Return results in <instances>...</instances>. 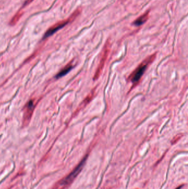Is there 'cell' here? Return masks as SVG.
<instances>
[{"label":"cell","instance_id":"obj_5","mask_svg":"<svg viewBox=\"0 0 188 189\" xmlns=\"http://www.w3.org/2000/svg\"><path fill=\"white\" fill-rule=\"evenodd\" d=\"M74 66L72 64H68L67 66L64 67L61 71H60L59 74L56 75V78H60L63 76L66 75L71 70V69L73 68Z\"/></svg>","mask_w":188,"mask_h":189},{"label":"cell","instance_id":"obj_2","mask_svg":"<svg viewBox=\"0 0 188 189\" xmlns=\"http://www.w3.org/2000/svg\"><path fill=\"white\" fill-rule=\"evenodd\" d=\"M80 12H81V10L79 9H78L68 19L60 21L58 23L55 24V25L52 26L45 33V34H44V38H47V37H49L50 36H52L58 31H59L60 29L64 27L66 25L70 23L71 21H74L77 16H79Z\"/></svg>","mask_w":188,"mask_h":189},{"label":"cell","instance_id":"obj_4","mask_svg":"<svg viewBox=\"0 0 188 189\" xmlns=\"http://www.w3.org/2000/svg\"><path fill=\"white\" fill-rule=\"evenodd\" d=\"M149 11L146 12L145 14L141 15L138 18L135 20L133 22V24L136 27L140 26L141 25H142L143 24L145 23V22L147 21V20H148L149 16Z\"/></svg>","mask_w":188,"mask_h":189},{"label":"cell","instance_id":"obj_1","mask_svg":"<svg viewBox=\"0 0 188 189\" xmlns=\"http://www.w3.org/2000/svg\"><path fill=\"white\" fill-rule=\"evenodd\" d=\"M156 57V54H152L145 59L134 70V71L129 76V80L133 84V86H136L145 73L149 65L152 63Z\"/></svg>","mask_w":188,"mask_h":189},{"label":"cell","instance_id":"obj_6","mask_svg":"<svg viewBox=\"0 0 188 189\" xmlns=\"http://www.w3.org/2000/svg\"><path fill=\"white\" fill-rule=\"evenodd\" d=\"M181 187H182V186H180V187H179V188H177V189H180V188H181Z\"/></svg>","mask_w":188,"mask_h":189},{"label":"cell","instance_id":"obj_3","mask_svg":"<svg viewBox=\"0 0 188 189\" xmlns=\"http://www.w3.org/2000/svg\"><path fill=\"white\" fill-rule=\"evenodd\" d=\"M87 158V155H86L85 157L80 162V163L78 166H77V167L63 180V185L68 184L74 179L75 177H76V176L79 173V172L81 171V170L82 169L83 166L86 162Z\"/></svg>","mask_w":188,"mask_h":189}]
</instances>
